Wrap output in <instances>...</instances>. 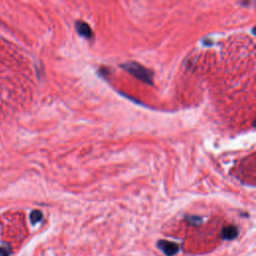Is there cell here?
Wrapping results in <instances>:
<instances>
[{
    "mask_svg": "<svg viewBox=\"0 0 256 256\" xmlns=\"http://www.w3.org/2000/svg\"><path fill=\"white\" fill-rule=\"evenodd\" d=\"M121 67L132 74L134 77L144 81L145 83L152 84V73L140 64L135 62H128L121 65Z\"/></svg>",
    "mask_w": 256,
    "mask_h": 256,
    "instance_id": "cell-1",
    "label": "cell"
},
{
    "mask_svg": "<svg viewBox=\"0 0 256 256\" xmlns=\"http://www.w3.org/2000/svg\"><path fill=\"white\" fill-rule=\"evenodd\" d=\"M157 247L166 255V256H173L175 255L178 250L179 246L175 242L167 241V240H160L157 242Z\"/></svg>",
    "mask_w": 256,
    "mask_h": 256,
    "instance_id": "cell-2",
    "label": "cell"
},
{
    "mask_svg": "<svg viewBox=\"0 0 256 256\" xmlns=\"http://www.w3.org/2000/svg\"><path fill=\"white\" fill-rule=\"evenodd\" d=\"M76 30L83 37L90 38L92 36V30L90 26L85 22H76Z\"/></svg>",
    "mask_w": 256,
    "mask_h": 256,
    "instance_id": "cell-3",
    "label": "cell"
},
{
    "mask_svg": "<svg viewBox=\"0 0 256 256\" xmlns=\"http://www.w3.org/2000/svg\"><path fill=\"white\" fill-rule=\"evenodd\" d=\"M238 235V229L235 226H225L221 230V237L226 240H231Z\"/></svg>",
    "mask_w": 256,
    "mask_h": 256,
    "instance_id": "cell-4",
    "label": "cell"
},
{
    "mask_svg": "<svg viewBox=\"0 0 256 256\" xmlns=\"http://www.w3.org/2000/svg\"><path fill=\"white\" fill-rule=\"evenodd\" d=\"M42 217H43L42 212L39 210H33L30 213V221L32 224H36L37 222H39L42 219Z\"/></svg>",
    "mask_w": 256,
    "mask_h": 256,
    "instance_id": "cell-5",
    "label": "cell"
}]
</instances>
